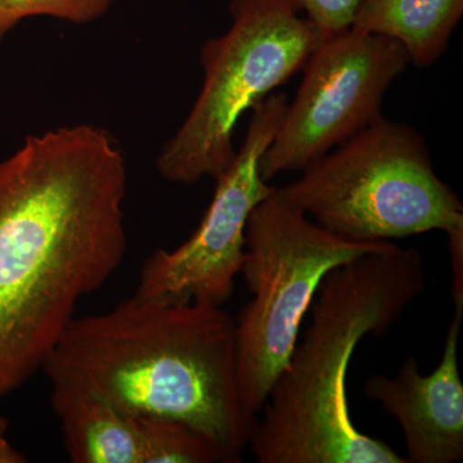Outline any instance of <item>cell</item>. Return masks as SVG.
Segmentation results:
<instances>
[{
  "instance_id": "6da1fadb",
  "label": "cell",
  "mask_w": 463,
  "mask_h": 463,
  "mask_svg": "<svg viewBox=\"0 0 463 463\" xmlns=\"http://www.w3.org/2000/svg\"><path fill=\"white\" fill-rule=\"evenodd\" d=\"M128 167L94 125L26 137L0 163V397L42 370L79 301L127 252Z\"/></svg>"
},
{
  "instance_id": "7a4b0ae2",
  "label": "cell",
  "mask_w": 463,
  "mask_h": 463,
  "mask_svg": "<svg viewBox=\"0 0 463 463\" xmlns=\"http://www.w3.org/2000/svg\"><path fill=\"white\" fill-rule=\"evenodd\" d=\"M52 389L134 417L185 423L240 462L255 428L240 403L236 319L222 307L133 298L74 318L45 359Z\"/></svg>"
},
{
  "instance_id": "3957f363",
  "label": "cell",
  "mask_w": 463,
  "mask_h": 463,
  "mask_svg": "<svg viewBox=\"0 0 463 463\" xmlns=\"http://www.w3.org/2000/svg\"><path fill=\"white\" fill-rule=\"evenodd\" d=\"M419 250L395 243L334 268L312 304V322L273 383L249 447L260 463H408L356 429L346 373L355 347L381 336L425 291Z\"/></svg>"
},
{
  "instance_id": "277c9868",
  "label": "cell",
  "mask_w": 463,
  "mask_h": 463,
  "mask_svg": "<svg viewBox=\"0 0 463 463\" xmlns=\"http://www.w3.org/2000/svg\"><path fill=\"white\" fill-rule=\"evenodd\" d=\"M277 194L354 242L463 231V206L432 166L421 134L381 116Z\"/></svg>"
},
{
  "instance_id": "5b68a950",
  "label": "cell",
  "mask_w": 463,
  "mask_h": 463,
  "mask_svg": "<svg viewBox=\"0 0 463 463\" xmlns=\"http://www.w3.org/2000/svg\"><path fill=\"white\" fill-rule=\"evenodd\" d=\"M392 243L341 239L282 199L276 188L255 206L246 225L241 269L252 298L236 318L237 390L250 419L257 421L288 365L304 316L325 277Z\"/></svg>"
},
{
  "instance_id": "8992f818",
  "label": "cell",
  "mask_w": 463,
  "mask_h": 463,
  "mask_svg": "<svg viewBox=\"0 0 463 463\" xmlns=\"http://www.w3.org/2000/svg\"><path fill=\"white\" fill-rule=\"evenodd\" d=\"M232 25L203 43V85L194 108L158 154L165 181L194 184L221 175L236 149L241 116L298 72L325 36L285 0H231Z\"/></svg>"
},
{
  "instance_id": "52a82bcc",
  "label": "cell",
  "mask_w": 463,
  "mask_h": 463,
  "mask_svg": "<svg viewBox=\"0 0 463 463\" xmlns=\"http://www.w3.org/2000/svg\"><path fill=\"white\" fill-rule=\"evenodd\" d=\"M408 65L403 45L388 36L349 29L323 38L261 157V178L301 172L379 120L386 90Z\"/></svg>"
},
{
  "instance_id": "ba28073f",
  "label": "cell",
  "mask_w": 463,
  "mask_h": 463,
  "mask_svg": "<svg viewBox=\"0 0 463 463\" xmlns=\"http://www.w3.org/2000/svg\"><path fill=\"white\" fill-rule=\"evenodd\" d=\"M288 105L286 94L272 93L252 109L242 147L216 176L214 197L199 228L178 249H158L146 260L137 297L214 307L230 300L245 263L249 216L276 188L261 178L260 160Z\"/></svg>"
},
{
  "instance_id": "9c48e42d",
  "label": "cell",
  "mask_w": 463,
  "mask_h": 463,
  "mask_svg": "<svg viewBox=\"0 0 463 463\" xmlns=\"http://www.w3.org/2000/svg\"><path fill=\"white\" fill-rule=\"evenodd\" d=\"M462 317L463 307H456L443 358L434 373H420L411 356L397 376L373 374L365 383V397L379 402L401 425L408 463H453L463 458V383L457 353Z\"/></svg>"
},
{
  "instance_id": "30bf717a",
  "label": "cell",
  "mask_w": 463,
  "mask_h": 463,
  "mask_svg": "<svg viewBox=\"0 0 463 463\" xmlns=\"http://www.w3.org/2000/svg\"><path fill=\"white\" fill-rule=\"evenodd\" d=\"M52 407L62 429L67 455L74 463H145L139 417L125 414L99 399L52 389Z\"/></svg>"
},
{
  "instance_id": "8fae6325",
  "label": "cell",
  "mask_w": 463,
  "mask_h": 463,
  "mask_svg": "<svg viewBox=\"0 0 463 463\" xmlns=\"http://www.w3.org/2000/svg\"><path fill=\"white\" fill-rule=\"evenodd\" d=\"M463 14V0H361L350 29L388 36L411 63L429 67L443 56Z\"/></svg>"
},
{
  "instance_id": "7c38bea8",
  "label": "cell",
  "mask_w": 463,
  "mask_h": 463,
  "mask_svg": "<svg viewBox=\"0 0 463 463\" xmlns=\"http://www.w3.org/2000/svg\"><path fill=\"white\" fill-rule=\"evenodd\" d=\"M145 441V463L230 462L223 450L185 423L139 417Z\"/></svg>"
},
{
  "instance_id": "4fadbf2b",
  "label": "cell",
  "mask_w": 463,
  "mask_h": 463,
  "mask_svg": "<svg viewBox=\"0 0 463 463\" xmlns=\"http://www.w3.org/2000/svg\"><path fill=\"white\" fill-rule=\"evenodd\" d=\"M114 0H0V43L30 17H52L87 25L108 14Z\"/></svg>"
},
{
  "instance_id": "5bb4252c",
  "label": "cell",
  "mask_w": 463,
  "mask_h": 463,
  "mask_svg": "<svg viewBox=\"0 0 463 463\" xmlns=\"http://www.w3.org/2000/svg\"><path fill=\"white\" fill-rule=\"evenodd\" d=\"M298 14L321 32L322 35H337L352 27L361 0H285Z\"/></svg>"
},
{
  "instance_id": "9a60e30c",
  "label": "cell",
  "mask_w": 463,
  "mask_h": 463,
  "mask_svg": "<svg viewBox=\"0 0 463 463\" xmlns=\"http://www.w3.org/2000/svg\"><path fill=\"white\" fill-rule=\"evenodd\" d=\"M453 267V298L455 307H463V231L448 234Z\"/></svg>"
},
{
  "instance_id": "2e32d148",
  "label": "cell",
  "mask_w": 463,
  "mask_h": 463,
  "mask_svg": "<svg viewBox=\"0 0 463 463\" xmlns=\"http://www.w3.org/2000/svg\"><path fill=\"white\" fill-rule=\"evenodd\" d=\"M8 422L7 420L0 416V463H23L26 462L25 457L17 452L14 447L9 444L7 438Z\"/></svg>"
}]
</instances>
